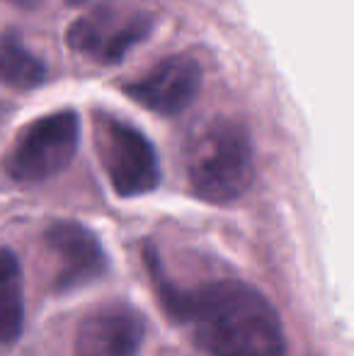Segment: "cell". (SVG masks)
<instances>
[{
  "label": "cell",
  "instance_id": "obj_6",
  "mask_svg": "<svg viewBox=\"0 0 354 356\" xmlns=\"http://www.w3.org/2000/svg\"><path fill=\"white\" fill-rule=\"evenodd\" d=\"M153 32V17L146 13L122 15L99 8L83 15L68 29V47L97 63H119L134 47Z\"/></svg>",
  "mask_w": 354,
  "mask_h": 356
},
{
  "label": "cell",
  "instance_id": "obj_7",
  "mask_svg": "<svg viewBox=\"0 0 354 356\" xmlns=\"http://www.w3.org/2000/svg\"><path fill=\"white\" fill-rule=\"evenodd\" d=\"M202 90V66L187 54H175L141 73L124 88V92L148 112L175 117L197 99Z\"/></svg>",
  "mask_w": 354,
  "mask_h": 356
},
{
  "label": "cell",
  "instance_id": "obj_11",
  "mask_svg": "<svg viewBox=\"0 0 354 356\" xmlns=\"http://www.w3.org/2000/svg\"><path fill=\"white\" fill-rule=\"evenodd\" d=\"M8 3L19 5V8H34V5H37V0H8Z\"/></svg>",
  "mask_w": 354,
  "mask_h": 356
},
{
  "label": "cell",
  "instance_id": "obj_5",
  "mask_svg": "<svg viewBox=\"0 0 354 356\" xmlns=\"http://www.w3.org/2000/svg\"><path fill=\"white\" fill-rule=\"evenodd\" d=\"M44 248L51 262V286L56 293L88 286L107 272L109 262L99 238L76 220H56L49 225Z\"/></svg>",
  "mask_w": 354,
  "mask_h": 356
},
{
  "label": "cell",
  "instance_id": "obj_2",
  "mask_svg": "<svg viewBox=\"0 0 354 356\" xmlns=\"http://www.w3.org/2000/svg\"><path fill=\"white\" fill-rule=\"evenodd\" d=\"M187 184L197 199L226 207L248 194L255 179V153L248 129L228 117H214L197 129L184 155Z\"/></svg>",
  "mask_w": 354,
  "mask_h": 356
},
{
  "label": "cell",
  "instance_id": "obj_8",
  "mask_svg": "<svg viewBox=\"0 0 354 356\" xmlns=\"http://www.w3.org/2000/svg\"><path fill=\"white\" fill-rule=\"evenodd\" d=\"M146 320L127 303H107L81 320L73 356H138Z\"/></svg>",
  "mask_w": 354,
  "mask_h": 356
},
{
  "label": "cell",
  "instance_id": "obj_9",
  "mask_svg": "<svg viewBox=\"0 0 354 356\" xmlns=\"http://www.w3.org/2000/svg\"><path fill=\"white\" fill-rule=\"evenodd\" d=\"M24 330V293L19 259L0 248V349L13 347Z\"/></svg>",
  "mask_w": 354,
  "mask_h": 356
},
{
  "label": "cell",
  "instance_id": "obj_3",
  "mask_svg": "<svg viewBox=\"0 0 354 356\" xmlns=\"http://www.w3.org/2000/svg\"><path fill=\"white\" fill-rule=\"evenodd\" d=\"M81 122L71 109L44 114L22 129L5 153L3 170L17 184H42L73 163Z\"/></svg>",
  "mask_w": 354,
  "mask_h": 356
},
{
  "label": "cell",
  "instance_id": "obj_10",
  "mask_svg": "<svg viewBox=\"0 0 354 356\" xmlns=\"http://www.w3.org/2000/svg\"><path fill=\"white\" fill-rule=\"evenodd\" d=\"M49 78L47 63L32 54L17 34H0V83L13 90L42 88Z\"/></svg>",
  "mask_w": 354,
  "mask_h": 356
},
{
  "label": "cell",
  "instance_id": "obj_4",
  "mask_svg": "<svg viewBox=\"0 0 354 356\" xmlns=\"http://www.w3.org/2000/svg\"><path fill=\"white\" fill-rule=\"evenodd\" d=\"M97 145L102 168L117 197H143L161 184L156 148L136 127L114 117H99Z\"/></svg>",
  "mask_w": 354,
  "mask_h": 356
},
{
  "label": "cell",
  "instance_id": "obj_12",
  "mask_svg": "<svg viewBox=\"0 0 354 356\" xmlns=\"http://www.w3.org/2000/svg\"><path fill=\"white\" fill-rule=\"evenodd\" d=\"M71 5H81V3H86V0H68Z\"/></svg>",
  "mask_w": 354,
  "mask_h": 356
},
{
  "label": "cell",
  "instance_id": "obj_1",
  "mask_svg": "<svg viewBox=\"0 0 354 356\" xmlns=\"http://www.w3.org/2000/svg\"><path fill=\"white\" fill-rule=\"evenodd\" d=\"M148 274L163 308L192 332L209 356H287V337L272 303L243 282L175 286L156 254L146 252Z\"/></svg>",
  "mask_w": 354,
  "mask_h": 356
}]
</instances>
